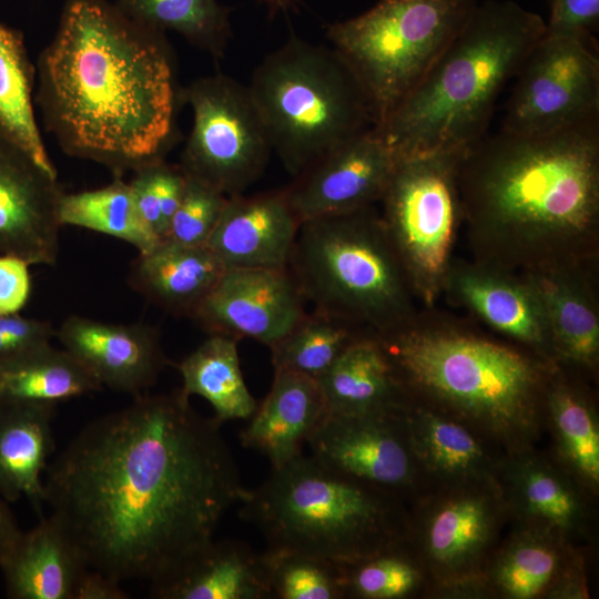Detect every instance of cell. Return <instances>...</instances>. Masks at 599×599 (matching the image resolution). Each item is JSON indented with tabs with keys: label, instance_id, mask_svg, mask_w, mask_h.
Listing matches in <instances>:
<instances>
[{
	"label": "cell",
	"instance_id": "cell-24",
	"mask_svg": "<svg viewBox=\"0 0 599 599\" xmlns=\"http://www.w3.org/2000/svg\"><path fill=\"white\" fill-rule=\"evenodd\" d=\"M404 412L428 488L498 483L506 455L477 430L407 396Z\"/></svg>",
	"mask_w": 599,
	"mask_h": 599
},
{
	"label": "cell",
	"instance_id": "cell-28",
	"mask_svg": "<svg viewBox=\"0 0 599 599\" xmlns=\"http://www.w3.org/2000/svg\"><path fill=\"white\" fill-rule=\"evenodd\" d=\"M55 407L0 398V496L27 498L42 517L44 473L54 449Z\"/></svg>",
	"mask_w": 599,
	"mask_h": 599
},
{
	"label": "cell",
	"instance_id": "cell-45",
	"mask_svg": "<svg viewBox=\"0 0 599 599\" xmlns=\"http://www.w3.org/2000/svg\"><path fill=\"white\" fill-rule=\"evenodd\" d=\"M19 531L14 517L0 496V549Z\"/></svg>",
	"mask_w": 599,
	"mask_h": 599
},
{
	"label": "cell",
	"instance_id": "cell-3",
	"mask_svg": "<svg viewBox=\"0 0 599 599\" xmlns=\"http://www.w3.org/2000/svg\"><path fill=\"white\" fill-rule=\"evenodd\" d=\"M458 185L474 261L514 272L597 262L599 120L484 138Z\"/></svg>",
	"mask_w": 599,
	"mask_h": 599
},
{
	"label": "cell",
	"instance_id": "cell-10",
	"mask_svg": "<svg viewBox=\"0 0 599 599\" xmlns=\"http://www.w3.org/2000/svg\"><path fill=\"white\" fill-rule=\"evenodd\" d=\"M467 151L397 160L380 217L416 300L433 308L444 293L463 207L458 176Z\"/></svg>",
	"mask_w": 599,
	"mask_h": 599
},
{
	"label": "cell",
	"instance_id": "cell-13",
	"mask_svg": "<svg viewBox=\"0 0 599 599\" xmlns=\"http://www.w3.org/2000/svg\"><path fill=\"white\" fill-rule=\"evenodd\" d=\"M516 78L501 130L546 133L599 120V60L586 43L545 33Z\"/></svg>",
	"mask_w": 599,
	"mask_h": 599
},
{
	"label": "cell",
	"instance_id": "cell-22",
	"mask_svg": "<svg viewBox=\"0 0 599 599\" xmlns=\"http://www.w3.org/2000/svg\"><path fill=\"white\" fill-rule=\"evenodd\" d=\"M301 221L284 189L229 196L205 246L227 268H287Z\"/></svg>",
	"mask_w": 599,
	"mask_h": 599
},
{
	"label": "cell",
	"instance_id": "cell-5",
	"mask_svg": "<svg viewBox=\"0 0 599 599\" xmlns=\"http://www.w3.org/2000/svg\"><path fill=\"white\" fill-rule=\"evenodd\" d=\"M545 32L542 18L515 2L476 4L423 80L374 130L396 160L470 150L485 138L501 90Z\"/></svg>",
	"mask_w": 599,
	"mask_h": 599
},
{
	"label": "cell",
	"instance_id": "cell-31",
	"mask_svg": "<svg viewBox=\"0 0 599 599\" xmlns=\"http://www.w3.org/2000/svg\"><path fill=\"white\" fill-rule=\"evenodd\" d=\"M327 412L362 415L400 408L406 395L377 336L366 334L318 379Z\"/></svg>",
	"mask_w": 599,
	"mask_h": 599
},
{
	"label": "cell",
	"instance_id": "cell-9",
	"mask_svg": "<svg viewBox=\"0 0 599 599\" xmlns=\"http://www.w3.org/2000/svg\"><path fill=\"white\" fill-rule=\"evenodd\" d=\"M475 0H378L327 27V38L361 83L380 125L461 30Z\"/></svg>",
	"mask_w": 599,
	"mask_h": 599
},
{
	"label": "cell",
	"instance_id": "cell-18",
	"mask_svg": "<svg viewBox=\"0 0 599 599\" xmlns=\"http://www.w3.org/2000/svg\"><path fill=\"white\" fill-rule=\"evenodd\" d=\"M444 292L518 347L557 363L541 303L521 273L474 260L453 261Z\"/></svg>",
	"mask_w": 599,
	"mask_h": 599
},
{
	"label": "cell",
	"instance_id": "cell-39",
	"mask_svg": "<svg viewBox=\"0 0 599 599\" xmlns=\"http://www.w3.org/2000/svg\"><path fill=\"white\" fill-rule=\"evenodd\" d=\"M343 569L345 596L352 599H406L426 583L423 568L404 540Z\"/></svg>",
	"mask_w": 599,
	"mask_h": 599
},
{
	"label": "cell",
	"instance_id": "cell-25",
	"mask_svg": "<svg viewBox=\"0 0 599 599\" xmlns=\"http://www.w3.org/2000/svg\"><path fill=\"white\" fill-rule=\"evenodd\" d=\"M88 568L51 515L28 531L19 530L0 549V570L11 599H73Z\"/></svg>",
	"mask_w": 599,
	"mask_h": 599
},
{
	"label": "cell",
	"instance_id": "cell-40",
	"mask_svg": "<svg viewBox=\"0 0 599 599\" xmlns=\"http://www.w3.org/2000/svg\"><path fill=\"white\" fill-rule=\"evenodd\" d=\"M229 196L186 176L181 202L163 241L204 246L215 229Z\"/></svg>",
	"mask_w": 599,
	"mask_h": 599
},
{
	"label": "cell",
	"instance_id": "cell-27",
	"mask_svg": "<svg viewBox=\"0 0 599 599\" xmlns=\"http://www.w3.org/2000/svg\"><path fill=\"white\" fill-rule=\"evenodd\" d=\"M204 246L161 241L132 262L128 283L165 312L193 318L195 312L225 272Z\"/></svg>",
	"mask_w": 599,
	"mask_h": 599
},
{
	"label": "cell",
	"instance_id": "cell-37",
	"mask_svg": "<svg viewBox=\"0 0 599 599\" xmlns=\"http://www.w3.org/2000/svg\"><path fill=\"white\" fill-rule=\"evenodd\" d=\"M133 21L162 32L172 30L196 48L221 58L231 38L229 10L217 0H115Z\"/></svg>",
	"mask_w": 599,
	"mask_h": 599
},
{
	"label": "cell",
	"instance_id": "cell-33",
	"mask_svg": "<svg viewBox=\"0 0 599 599\" xmlns=\"http://www.w3.org/2000/svg\"><path fill=\"white\" fill-rule=\"evenodd\" d=\"M34 82L22 32L0 21V135L57 175L35 116Z\"/></svg>",
	"mask_w": 599,
	"mask_h": 599
},
{
	"label": "cell",
	"instance_id": "cell-30",
	"mask_svg": "<svg viewBox=\"0 0 599 599\" xmlns=\"http://www.w3.org/2000/svg\"><path fill=\"white\" fill-rule=\"evenodd\" d=\"M155 599H272L262 554L246 542L213 539L167 581L150 588Z\"/></svg>",
	"mask_w": 599,
	"mask_h": 599
},
{
	"label": "cell",
	"instance_id": "cell-47",
	"mask_svg": "<svg viewBox=\"0 0 599 599\" xmlns=\"http://www.w3.org/2000/svg\"><path fill=\"white\" fill-rule=\"evenodd\" d=\"M0 394H1V373H0Z\"/></svg>",
	"mask_w": 599,
	"mask_h": 599
},
{
	"label": "cell",
	"instance_id": "cell-12",
	"mask_svg": "<svg viewBox=\"0 0 599 599\" xmlns=\"http://www.w3.org/2000/svg\"><path fill=\"white\" fill-rule=\"evenodd\" d=\"M193 125L181 154L187 177L233 196L264 171L272 145L248 87L214 74L193 81L181 93Z\"/></svg>",
	"mask_w": 599,
	"mask_h": 599
},
{
	"label": "cell",
	"instance_id": "cell-7",
	"mask_svg": "<svg viewBox=\"0 0 599 599\" xmlns=\"http://www.w3.org/2000/svg\"><path fill=\"white\" fill-rule=\"evenodd\" d=\"M313 308L383 336L418 314L374 205L302 222L287 265Z\"/></svg>",
	"mask_w": 599,
	"mask_h": 599
},
{
	"label": "cell",
	"instance_id": "cell-42",
	"mask_svg": "<svg viewBox=\"0 0 599 599\" xmlns=\"http://www.w3.org/2000/svg\"><path fill=\"white\" fill-rule=\"evenodd\" d=\"M51 323L16 314L0 315V367L50 344Z\"/></svg>",
	"mask_w": 599,
	"mask_h": 599
},
{
	"label": "cell",
	"instance_id": "cell-6",
	"mask_svg": "<svg viewBox=\"0 0 599 599\" xmlns=\"http://www.w3.org/2000/svg\"><path fill=\"white\" fill-rule=\"evenodd\" d=\"M267 547L287 548L341 565L357 561L405 538L402 500L303 455L272 468L240 504Z\"/></svg>",
	"mask_w": 599,
	"mask_h": 599
},
{
	"label": "cell",
	"instance_id": "cell-29",
	"mask_svg": "<svg viewBox=\"0 0 599 599\" xmlns=\"http://www.w3.org/2000/svg\"><path fill=\"white\" fill-rule=\"evenodd\" d=\"M557 364L545 390L546 426L557 461L587 491L599 487V423L593 399L577 370Z\"/></svg>",
	"mask_w": 599,
	"mask_h": 599
},
{
	"label": "cell",
	"instance_id": "cell-43",
	"mask_svg": "<svg viewBox=\"0 0 599 599\" xmlns=\"http://www.w3.org/2000/svg\"><path fill=\"white\" fill-rule=\"evenodd\" d=\"M29 264L17 256L0 255V315L16 314L31 293Z\"/></svg>",
	"mask_w": 599,
	"mask_h": 599
},
{
	"label": "cell",
	"instance_id": "cell-17",
	"mask_svg": "<svg viewBox=\"0 0 599 599\" xmlns=\"http://www.w3.org/2000/svg\"><path fill=\"white\" fill-rule=\"evenodd\" d=\"M63 193L57 175L0 135V255L20 257L29 265H53Z\"/></svg>",
	"mask_w": 599,
	"mask_h": 599
},
{
	"label": "cell",
	"instance_id": "cell-20",
	"mask_svg": "<svg viewBox=\"0 0 599 599\" xmlns=\"http://www.w3.org/2000/svg\"><path fill=\"white\" fill-rule=\"evenodd\" d=\"M596 266L590 262L519 272L541 303L556 362L591 375L599 364Z\"/></svg>",
	"mask_w": 599,
	"mask_h": 599
},
{
	"label": "cell",
	"instance_id": "cell-35",
	"mask_svg": "<svg viewBox=\"0 0 599 599\" xmlns=\"http://www.w3.org/2000/svg\"><path fill=\"white\" fill-rule=\"evenodd\" d=\"M61 225L100 232L133 245L139 253L155 247L162 240L142 219L129 183L122 176L100 189L63 193L59 205Z\"/></svg>",
	"mask_w": 599,
	"mask_h": 599
},
{
	"label": "cell",
	"instance_id": "cell-46",
	"mask_svg": "<svg viewBox=\"0 0 599 599\" xmlns=\"http://www.w3.org/2000/svg\"><path fill=\"white\" fill-rule=\"evenodd\" d=\"M267 7L270 8L271 12H280V11H287L288 9L293 8L295 4V0H263Z\"/></svg>",
	"mask_w": 599,
	"mask_h": 599
},
{
	"label": "cell",
	"instance_id": "cell-44",
	"mask_svg": "<svg viewBox=\"0 0 599 599\" xmlns=\"http://www.w3.org/2000/svg\"><path fill=\"white\" fill-rule=\"evenodd\" d=\"M121 582L106 575L88 568L82 575L73 599H128Z\"/></svg>",
	"mask_w": 599,
	"mask_h": 599
},
{
	"label": "cell",
	"instance_id": "cell-19",
	"mask_svg": "<svg viewBox=\"0 0 599 599\" xmlns=\"http://www.w3.org/2000/svg\"><path fill=\"white\" fill-rule=\"evenodd\" d=\"M57 337L103 386L134 397L145 394L169 364L159 331L148 324L67 317Z\"/></svg>",
	"mask_w": 599,
	"mask_h": 599
},
{
	"label": "cell",
	"instance_id": "cell-16",
	"mask_svg": "<svg viewBox=\"0 0 599 599\" xmlns=\"http://www.w3.org/2000/svg\"><path fill=\"white\" fill-rule=\"evenodd\" d=\"M396 163L373 128L294 176L284 191L301 223L349 213L380 202Z\"/></svg>",
	"mask_w": 599,
	"mask_h": 599
},
{
	"label": "cell",
	"instance_id": "cell-1",
	"mask_svg": "<svg viewBox=\"0 0 599 599\" xmlns=\"http://www.w3.org/2000/svg\"><path fill=\"white\" fill-rule=\"evenodd\" d=\"M180 389L87 424L48 465L44 504L85 565L156 587L214 539L248 495L214 417Z\"/></svg>",
	"mask_w": 599,
	"mask_h": 599
},
{
	"label": "cell",
	"instance_id": "cell-32",
	"mask_svg": "<svg viewBox=\"0 0 599 599\" xmlns=\"http://www.w3.org/2000/svg\"><path fill=\"white\" fill-rule=\"evenodd\" d=\"M237 342L223 335H210L175 364L182 376L183 394L207 400L220 424L248 419L257 407L242 375Z\"/></svg>",
	"mask_w": 599,
	"mask_h": 599
},
{
	"label": "cell",
	"instance_id": "cell-34",
	"mask_svg": "<svg viewBox=\"0 0 599 599\" xmlns=\"http://www.w3.org/2000/svg\"><path fill=\"white\" fill-rule=\"evenodd\" d=\"M1 399L55 407L100 390V382L71 353L48 344L0 367Z\"/></svg>",
	"mask_w": 599,
	"mask_h": 599
},
{
	"label": "cell",
	"instance_id": "cell-23",
	"mask_svg": "<svg viewBox=\"0 0 599 599\" xmlns=\"http://www.w3.org/2000/svg\"><path fill=\"white\" fill-rule=\"evenodd\" d=\"M572 545L552 534L518 527L497 546L485 572L486 592L508 599L586 595L580 558Z\"/></svg>",
	"mask_w": 599,
	"mask_h": 599
},
{
	"label": "cell",
	"instance_id": "cell-36",
	"mask_svg": "<svg viewBox=\"0 0 599 599\" xmlns=\"http://www.w3.org/2000/svg\"><path fill=\"white\" fill-rule=\"evenodd\" d=\"M370 334L341 317L313 309L270 346L274 370H287L318 379L344 351Z\"/></svg>",
	"mask_w": 599,
	"mask_h": 599
},
{
	"label": "cell",
	"instance_id": "cell-41",
	"mask_svg": "<svg viewBox=\"0 0 599 599\" xmlns=\"http://www.w3.org/2000/svg\"><path fill=\"white\" fill-rule=\"evenodd\" d=\"M546 34L579 40L597 51L599 0H550Z\"/></svg>",
	"mask_w": 599,
	"mask_h": 599
},
{
	"label": "cell",
	"instance_id": "cell-8",
	"mask_svg": "<svg viewBox=\"0 0 599 599\" xmlns=\"http://www.w3.org/2000/svg\"><path fill=\"white\" fill-rule=\"evenodd\" d=\"M272 150L294 177L375 128L367 97L333 48L297 37L267 54L248 85Z\"/></svg>",
	"mask_w": 599,
	"mask_h": 599
},
{
	"label": "cell",
	"instance_id": "cell-4",
	"mask_svg": "<svg viewBox=\"0 0 599 599\" xmlns=\"http://www.w3.org/2000/svg\"><path fill=\"white\" fill-rule=\"evenodd\" d=\"M377 338L408 398L466 423L506 456L534 448L558 363L419 312Z\"/></svg>",
	"mask_w": 599,
	"mask_h": 599
},
{
	"label": "cell",
	"instance_id": "cell-38",
	"mask_svg": "<svg viewBox=\"0 0 599 599\" xmlns=\"http://www.w3.org/2000/svg\"><path fill=\"white\" fill-rule=\"evenodd\" d=\"M272 599H346L343 565L287 548L262 552Z\"/></svg>",
	"mask_w": 599,
	"mask_h": 599
},
{
	"label": "cell",
	"instance_id": "cell-14",
	"mask_svg": "<svg viewBox=\"0 0 599 599\" xmlns=\"http://www.w3.org/2000/svg\"><path fill=\"white\" fill-rule=\"evenodd\" d=\"M405 405V404H404ZM404 405L362 414H328L307 440L326 467L402 501L428 488L415 454Z\"/></svg>",
	"mask_w": 599,
	"mask_h": 599
},
{
	"label": "cell",
	"instance_id": "cell-26",
	"mask_svg": "<svg viewBox=\"0 0 599 599\" xmlns=\"http://www.w3.org/2000/svg\"><path fill=\"white\" fill-rule=\"evenodd\" d=\"M327 413L316 379L274 370L268 394L240 434L242 446L266 456L272 468L281 467L302 455L303 446Z\"/></svg>",
	"mask_w": 599,
	"mask_h": 599
},
{
	"label": "cell",
	"instance_id": "cell-2",
	"mask_svg": "<svg viewBox=\"0 0 599 599\" xmlns=\"http://www.w3.org/2000/svg\"><path fill=\"white\" fill-rule=\"evenodd\" d=\"M35 75L43 124L68 155L114 176L164 160L176 91L162 32L108 0H65Z\"/></svg>",
	"mask_w": 599,
	"mask_h": 599
},
{
	"label": "cell",
	"instance_id": "cell-11",
	"mask_svg": "<svg viewBox=\"0 0 599 599\" xmlns=\"http://www.w3.org/2000/svg\"><path fill=\"white\" fill-rule=\"evenodd\" d=\"M407 511L404 541L443 593H487L486 566L508 516L499 483L433 487Z\"/></svg>",
	"mask_w": 599,
	"mask_h": 599
},
{
	"label": "cell",
	"instance_id": "cell-21",
	"mask_svg": "<svg viewBox=\"0 0 599 599\" xmlns=\"http://www.w3.org/2000/svg\"><path fill=\"white\" fill-rule=\"evenodd\" d=\"M498 483L508 516L518 527L552 534L571 544L587 525V493L557 461L535 448L504 458Z\"/></svg>",
	"mask_w": 599,
	"mask_h": 599
},
{
	"label": "cell",
	"instance_id": "cell-15",
	"mask_svg": "<svg viewBox=\"0 0 599 599\" xmlns=\"http://www.w3.org/2000/svg\"><path fill=\"white\" fill-rule=\"evenodd\" d=\"M288 268H227L192 319L210 335L272 346L306 313Z\"/></svg>",
	"mask_w": 599,
	"mask_h": 599
}]
</instances>
